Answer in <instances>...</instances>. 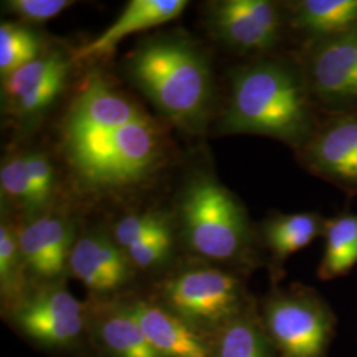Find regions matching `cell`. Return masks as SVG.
<instances>
[{
    "mask_svg": "<svg viewBox=\"0 0 357 357\" xmlns=\"http://www.w3.org/2000/svg\"><path fill=\"white\" fill-rule=\"evenodd\" d=\"M61 150L77 185L103 196L139 190L166 166V130L101 75H90L61 123Z\"/></svg>",
    "mask_w": 357,
    "mask_h": 357,
    "instance_id": "obj_1",
    "label": "cell"
},
{
    "mask_svg": "<svg viewBox=\"0 0 357 357\" xmlns=\"http://www.w3.org/2000/svg\"><path fill=\"white\" fill-rule=\"evenodd\" d=\"M128 79L159 113L190 132L204 128L213 98L208 57L183 35L143 41L125 65Z\"/></svg>",
    "mask_w": 357,
    "mask_h": 357,
    "instance_id": "obj_2",
    "label": "cell"
},
{
    "mask_svg": "<svg viewBox=\"0 0 357 357\" xmlns=\"http://www.w3.org/2000/svg\"><path fill=\"white\" fill-rule=\"evenodd\" d=\"M306 85L291 66L262 61L231 77L229 103L220 122L225 134L265 135L302 143L311 131Z\"/></svg>",
    "mask_w": 357,
    "mask_h": 357,
    "instance_id": "obj_3",
    "label": "cell"
},
{
    "mask_svg": "<svg viewBox=\"0 0 357 357\" xmlns=\"http://www.w3.org/2000/svg\"><path fill=\"white\" fill-rule=\"evenodd\" d=\"M178 243L191 259L240 273L257 265L255 237L246 211L216 178L197 174L180 193Z\"/></svg>",
    "mask_w": 357,
    "mask_h": 357,
    "instance_id": "obj_4",
    "label": "cell"
},
{
    "mask_svg": "<svg viewBox=\"0 0 357 357\" xmlns=\"http://www.w3.org/2000/svg\"><path fill=\"white\" fill-rule=\"evenodd\" d=\"M149 295L209 337L255 302L240 271L197 259L169 268Z\"/></svg>",
    "mask_w": 357,
    "mask_h": 357,
    "instance_id": "obj_5",
    "label": "cell"
},
{
    "mask_svg": "<svg viewBox=\"0 0 357 357\" xmlns=\"http://www.w3.org/2000/svg\"><path fill=\"white\" fill-rule=\"evenodd\" d=\"M6 323L29 344L51 355L93 357L86 302L78 301L64 280L32 284L1 311Z\"/></svg>",
    "mask_w": 357,
    "mask_h": 357,
    "instance_id": "obj_6",
    "label": "cell"
},
{
    "mask_svg": "<svg viewBox=\"0 0 357 357\" xmlns=\"http://www.w3.org/2000/svg\"><path fill=\"white\" fill-rule=\"evenodd\" d=\"M258 307L277 356H328L336 315L314 289L301 284L273 289Z\"/></svg>",
    "mask_w": 357,
    "mask_h": 357,
    "instance_id": "obj_7",
    "label": "cell"
},
{
    "mask_svg": "<svg viewBox=\"0 0 357 357\" xmlns=\"http://www.w3.org/2000/svg\"><path fill=\"white\" fill-rule=\"evenodd\" d=\"M66 274L81 282L91 299H116L131 294L138 271L116 245L110 231L88 230L77 234Z\"/></svg>",
    "mask_w": 357,
    "mask_h": 357,
    "instance_id": "obj_8",
    "label": "cell"
},
{
    "mask_svg": "<svg viewBox=\"0 0 357 357\" xmlns=\"http://www.w3.org/2000/svg\"><path fill=\"white\" fill-rule=\"evenodd\" d=\"M16 233L32 284L64 280L77 237L76 228L68 217L43 211L16 225Z\"/></svg>",
    "mask_w": 357,
    "mask_h": 357,
    "instance_id": "obj_9",
    "label": "cell"
},
{
    "mask_svg": "<svg viewBox=\"0 0 357 357\" xmlns=\"http://www.w3.org/2000/svg\"><path fill=\"white\" fill-rule=\"evenodd\" d=\"M208 26L225 45L253 53L271 50L280 38L281 13L268 0H222L208 7Z\"/></svg>",
    "mask_w": 357,
    "mask_h": 357,
    "instance_id": "obj_10",
    "label": "cell"
},
{
    "mask_svg": "<svg viewBox=\"0 0 357 357\" xmlns=\"http://www.w3.org/2000/svg\"><path fill=\"white\" fill-rule=\"evenodd\" d=\"M70 61L63 53L51 52L3 77L7 112L24 122L36 121L61 94Z\"/></svg>",
    "mask_w": 357,
    "mask_h": 357,
    "instance_id": "obj_11",
    "label": "cell"
},
{
    "mask_svg": "<svg viewBox=\"0 0 357 357\" xmlns=\"http://www.w3.org/2000/svg\"><path fill=\"white\" fill-rule=\"evenodd\" d=\"M123 301L160 356L211 357V337L195 330L149 294H128Z\"/></svg>",
    "mask_w": 357,
    "mask_h": 357,
    "instance_id": "obj_12",
    "label": "cell"
},
{
    "mask_svg": "<svg viewBox=\"0 0 357 357\" xmlns=\"http://www.w3.org/2000/svg\"><path fill=\"white\" fill-rule=\"evenodd\" d=\"M88 330L93 357H162L142 331L122 298L91 299Z\"/></svg>",
    "mask_w": 357,
    "mask_h": 357,
    "instance_id": "obj_13",
    "label": "cell"
},
{
    "mask_svg": "<svg viewBox=\"0 0 357 357\" xmlns=\"http://www.w3.org/2000/svg\"><path fill=\"white\" fill-rule=\"evenodd\" d=\"M308 81L326 102L357 101V26L320 41L310 56Z\"/></svg>",
    "mask_w": 357,
    "mask_h": 357,
    "instance_id": "obj_14",
    "label": "cell"
},
{
    "mask_svg": "<svg viewBox=\"0 0 357 357\" xmlns=\"http://www.w3.org/2000/svg\"><path fill=\"white\" fill-rule=\"evenodd\" d=\"M187 4L188 1L184 0H132L101 35L73 53L72 61H90L109 56L128 35L166 24L176 19Z\"/></svg>",
    "mask_w": 357,
    "mask_h": 357,
    "instance_id": "obj_15",
    "label": "cell"
},
{
    "mask_svg": "<svg viewBox=\"0 0 357 357\" xmlns=\"http://www.w3.org/2000/svg\"><path fill=\"white\" fill-rule=\"evenodd\" d=\"M306 160L327 178L357 184V116L324 128L307 146Z\"/></svg>",
    "mask_w": 357,
    "mask_h": 357,
    "instance_id": "obj_16",
    "label": "cell"
},
{
    "mask_svg": "<svg viewBox=\"0 0 357 357\" xmlns=\"http://www.w3.org/2000/svg\"><path fill=\"white\" fill-rule=\"evenodd\" d=\"M211 357H278L257 301L211 337Z\"/></svg>",
    "mask_w": 357,
    "mask_h": 357,
    "instance_id": "obj_17",
    "label": "cell"
},
{
    "mask_svg": "<svg viewBox=\"0 0 357 357\" xmlns=\"http://www.w3.org/2000/svg\"><path fill=\"white\" fill-rule=\"evenodd\" d=\"M326 224L315 213L280 215L266 221L262 228V243L274 262L283 264L290 255L305 249L326 233Z\"/></svg>",
    "mask_w": 357,
    "mask_h": 357,
    "instance_id": "obj_18",
    "label": "cell"
},
{
    "mask_svg": "<svg viewBox=\"0 0 357 357\" xmlns=\"http://www.w3.org/2000/svg\"><path fill=\"white\" fill-rule=\"evenodd\" d=\"M294 24L330 38L357 26V0H303L293 7Z\"/></svg>",
    "mask_w": 357,
    "mask_h": 357,
    "instance_id": "obj_19",
    "label": "cell"
},
{
    "mask_svg": "<svg viewBox=\"0 0 357 357\" xmlns=\"http://www.w3.org/2000/svg\"><path fill=\"white\" fill-rule=\"evenodd\" d=\"M326 249L318 275L331 281L348 274L357 265V215H344L326 224Z\"/></svg>",
    "mask_w": 357,
    "mask_h": 357,
    "instance_id": "obj_20",
    "label": "cell"
},
{
    "mask_svg": "<svg viewBox=\"0 0 357 357\" xmlns=\"http://www.w3.org/2000/svg\"><path fill=\"white\" fill-rule=\"evenodd\" d=\"M125 255L139 246L156 241L178 240V230L169 217L156 211L132 212L121 217L109 229Z\"/></svg>",
    "mask_w": 357,
    "mask_h": 357,
    "instance_id": "obj_21",
    "label": "cell"
},
{
    "mask_svg": "<svg viewBox=\"0 0 357 357\" xmlns=\"http://www.w3.org/2000/svg\"><path fill=\"white\" fill-rule=\"evenodd\" d=\"M32 286L17 241L16 225L0 224V302L1 311L13 306Z\"/></svg>",
    "mask_w": 357,
    "mask_h": 357,
    "instance_id": "obj_22",
    "label": "cell"
},
{
    "mask_svg": "<svg viewBox=\"0 0 357 357\" xmlns=\"http://www.w3.org/2000/svg\"><path fill=\"white\" fill-rule=\"evenodd\" d=\"M40 38L26 26L13 23L0 26V73L6 77L36 60L40 54Z\"/></svg>",
    "mask_w": 357,
    "mask_h": 357,
    "instance_id": "obj_23",
    "label": "cell"
},
{
    "mask_svg": "<svg viewBox=\"0 0 357 357\" xmlns=\"http://www.w3.org/2000/svg\"><path fill=\"white\" fill-rule=\"evenodd\" d=\"M1 195L7 202L20 206L26 213L35 215L33 196L26 174L24 155H13L3 162L0 169Z\"/></svg>",
    "mask_w": 357,
    "mask_h": 357,
    "instance_id": "obj_24",
    "label": "cell"
},
{
    "mask_svg": "<svg viewBox=\"0 0 357 357\" xmlns=\"http://www.w3.org/2000/svg\"><path fill=\"white\" fill-rule=\"evenodd\" d=\"M24 163L36 215L43 212V206L51 200L54 185V169L50 159L41 153H24Z\"/></svg>",
    "mask_w": 357,
    "mask_h": 357,
    "instance_id": "obj_25",
    "label": "cell"
},
{
    "mask_svg": "<svg viewBox=\"0 0 357 357\" xmlns=\"http://www.w3.org/2000/svg\"><path fill=\"white\" fill-rule=\"evenodd\" d=\"M72 4L68 0H10L6 7L23 20L40 23L59 16Z\"/></svg>",
    "mask_w": 357,
    "mask_h": 357,
    "instance_id": "obj_26",
    "label": "cell"
}]
</instances>
